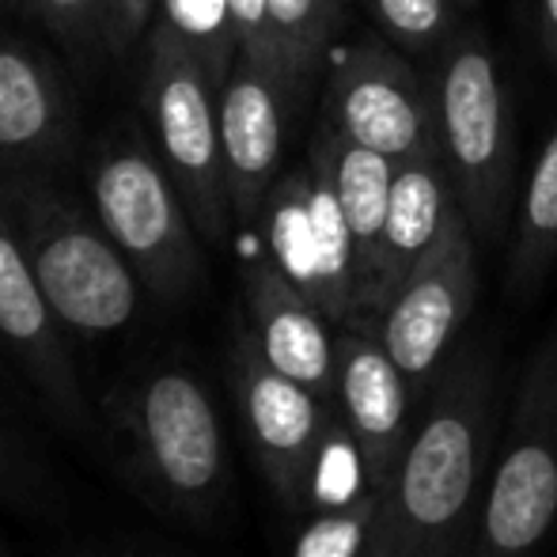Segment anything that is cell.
I'll list each match as a JSON object with an SVG mask.
<instances>
[{
    "instance_id": "6da1fadb",
    "label": "cell",
    "mask_w": 557,
    "mask_h": 557,
    "mask_svg": "<svg viewBox=\"0 0 557 557\" xmlns=\"http://www.w3.org/2000/svg\"><path fill=\"white\" fill-rule=\"evenodd\" d=\"M505 429L497 352L467 342L418 403L383 520L391 557H467Z\"/></svg>"
},
{
    "instance_id": "7a4b0ae2",
    "label": "cell",
    "mask_w": 557,
    "mask_h": 557,
    "mask_svg": "<svg viewBox=\"0 0 557 557\" xmlns=\"http://www.w3.org/2000/svg\"><path fill=\"white\" fill-rule=\"evenodd\" d=\"M441 152L478 247H500L516 216V114L482 30H455L433 69Z\"/></svg>"
},
{
    "instance_id": "3957f363",
    "label": "cell",
    "mask_w": 557,
    "mask_h": 557,
    "mask_svg": "<svg viewBox=\"0 0 557 557\" xmlns=\"http://www.w3.org/2000/svg\"><path fill=\"white\" fill-rule=\"evenodd\" d=\"M0 201L20 232L38 288L65 331L107 337L133 323L140 277L99 216H88L46 183L23 175L0 186Z\"/></svg>"
},
{
    "instance_id": "277c9868",
    "label": "cell",
    "mask_w": 557,
    "mask_h": 557,
    "mask_svg": "<svg viewBox=\"0 0 557 557\" xmlns=\"http://www.w3.org/2000/svg\"><path fill=\"white\" fill-rule=\"evenodd\" d=\"M111 418L122 429L133 474L148 497L194 523L221 512L227 444L216 406L198 375L160 368L111 403Z\"/></svg>"
},
{
    "instance_id": "5b68a950",
    "label": "cell",
    "mask_w": 557,
    "mask_h": 557,
    "mask_svg": "<svg viewBox=\"0 0 557 557\" xmlns=\"http://www.w3.org/2000/svg\"><path fill=\"white\" fill-rule=\"evenodd\" d=\"M557 531V334L528 360L467 557H535Z\"/></svg>"
},
{
    "instance_id": "8992f818",
    "label": "cell",
    "mask_w": 557,
    "mask_h": 557,
    "mask_svg": "<svg viewBox=\"0 0 557 557\" xmlns=\"http://www.w3.org/2000/svg\"><path fill=\"white\" fill-rule=\"evenodd\" d=\"M227 383L250 455L262 470L270 493L285 512H315L331 505L326 462L334 441H349L337 406L319 398L265 360L250 326H239L227 345Z\"/></svg>"
},
{
    "instance_id": "52a82bcc",
    "label": "cell",
    "mask_w": 557,
    "mask_h": 557,
    "mask_svg": "<svg viewBox=\"0 0 557 557\" xmlns=\"http://www.w3.org/2000/svg\"><path fill=\"white\" fill-rule=\"evenodd\" d=\"M91 198L99 224L129 258L148 293L175 304L198 288V224L160 156L140 145L103 152L91 175Z\"/></svg>"
},
{
    "instance_id": "ba28073f",
    "label": "cell",
    "mask_w": 557,
    "mask_h": 557,
    "mask_svg": "<svg viewBox=\"0 0 557 557\" xmlns=\"http://www.w3.org/2000/svg\"><path fill=\"white\" fill-rule=\"evenodd\" d=\"M216 84L194 50L168 27H156L148 42L145 99L152 114L156 152L171 171L198 232L209 243L227 239L232 198L224 178L221 152V111H216Z\"/></svg>"
},
{
    "instance_id": "9c48e42d",
    "label": "cell",
    "mask_w": 557,
    "mask_h": 557,
    "mask_svg": "<svg viewBox=\"0 0 557 557\" xmlns=\"http://www.w3.org/2000/svg\"><path fill=\"white\" fill-rule=\"evenodd\" d=\"M478 304V239L462 209L447 221L441 239L425 258L406 273L375 326L395 364L413 383L418 403L429 395L436 375L459 349L462 326Z\"/></svg>"
},
{
    "instance_id": "30bf717a",
    "label": "cell",
    "mask_w": 557,
    "mask_h": 557,
    "mask_svg": "<svg viewBox=\"0 0 557 557\" xmlns=\"http://www.w3.org/2000/svg\"><path fill=\"white\" fill-rule=\"evenodd\" d=\"M326 122L391 163L441 152L433 84L421 81L418 69L380 38L345 46L331 61Z\"/></svg>"
},
{
    "instance_id": "8fae6325",
    "label": "cell",
    "mask_w": 557,
    "mask_h": 557,
    "mask_svg": "<svg viewBox=\"0 0 557 557\" xmlns=\"http://www.w3.org/2000/svg\"><path fill=\"white\" fill-rule=\"evenodd\" d=\"M334 406L349 436L360 485L391 497V485L410 447L413 421H418V395L375 326L337 323Z\"/></svg>"
},
{
    "instance_id": "7c38bea8",
    "label": "cell",
    "mask_w": 557,
    "mask_h": 557,
    "mask_svg": "<svg viewBox=\"0 0 557 557\" xmlns=\"http://www.w3.org/2000/svg\"><path fill=\"white\" fill-rule=\"evenodd\" d=\"M61 331L65 326L38 288L20 232L0 201V349L20 364L50 418L65 433L91 441L99 433V418L84 398V383L76 375Z\"/></svg>"
},
{
    "instance_id": "4fadbf2b",
    "label": "cell",
    "mask_w": 557,
    "mask_h": 557,
    "mask_svg": "<svg viewBox=\"0 0 557 557\" xmlns=\"http://www.w3.org/2000/svg\"><path fill=\"white\" fill-rule=\"evenodd\" d=\"M285 84L247 58H235L216 91L227 198L239 221H258L277 186L285 152Z\"/></svg>"
},
{
    "instance_id": "5bb4252c",
    "label": "cell",
    "mask_w": 557,
    "mask_h": 557,
    "mask_svg": "<svg viewBox=\"0 0 557 557\" xmlns=\"http://www.w3.org/2000/svg\"><path fill=\"white\" fill-rule=\"evenodd\" d=\"M243 300L265 360L334 406L337 334H331V315L273 258L247 262Z\"/></svg>"
},
{
    "instance_id": "9a60e30c",
    "label": "cell",
    "mask_w": 557,
    "mask_h": 557,
    "mask_svg": "<svg viewBox=\"0 0 557 557\" xmlns=\"http://www.w3.org/2000/svg\"><path fill=\"white\" fill-rule=\"evenodd\" d=\"M459 209L455 198L451 171L444 163V152L418 156V160L395 163L391 175V206L387 224H383V247H380V270L368 296V311L357 323H375L395 288L406 281V273L433 250L447 221Z\"/></svg>"
},
{
    "instance_id": "2e32d148",
    "label": "cell",
    "mask_w": 557,
    "mask_h": 557,
    "mask_svg": "<svg viewBox=\"0 0 557 557\" xmlns=\"http://www.w3.org/2000/svg\"><path fill=\"white\" fill-rule=\"evenodd\" d=\"M311 145L331 163L337 206H342L345 227H349L352 311L345 323H357V319H364L368 296H372V285H375V270H380V247H383V224H387L395 163H391L387 156L372 152V148L357 145V140L342 137L326 117L319 122Z\"/></svg>"
},
{
    "instance_id": "e0dca14e",
    "label": "cell",
    "mask_w": 557,
    "mask_h": 557,
    "mask_svg": "<svg viewBox=\"0 0 557 557\" xmlns=\"http://www.w3.org/2000/svg\"><path fill=\"white\" fill-rule=\"evenodd\" d=\"M65 133V99L53 73L23 46H0V156L46 160Z\"/></svg>"
},
{
    "instance_id": "ac0fdd59",
    "label": "cell",
    "mask_w": 557,
    "mask_h": 557,
    "mask_svg": "<svg viewBox=\"0 0 557 557\" xmlns=\"http://www.w3.org/2000/svg\"><path fill=\"white\" fill-rule=\"evenodd\" d=\"M557 262V125L543 140L535 163L528 171L512 216V243H508V293L516 300L531 296L546 281Z\"/></svg>"
},
{
    "instance_id": "d6986e66",
    "label": "cell",
    "mask_w": 557,
    "mask_h": 557,
    "mask_svg": "<svg viewBox=\"0 0 557 557\" xmlns=\"http://www.w3.org/2000/svg\"><path fill=\"white\" fill-rule=\"evenodd\" d=\"M387 520V497L364 490L315 508L300 528L288 557H372Z\"/></svg>"
},
{
    "instance_id": "ffe728a7",
    "label": "cell",
    "mask_w": 557,
    "mask_h": 557,
    "mask_svg": "<svg viewBox=\"0 0 557 557\" xmlns=\"http://www.w3.org/2000/svg\"><path fill=\"white\" fill-rule=\"evenodd\" d=\"M288 91L315 76L337 23V0H265Z\"/></svg>"
},
{
    "instance_id": "44dd1931",
    "label": "cell",
    "mask_w": 557,
    "mask_h": 557,
    "mask_svg": "<svg viewBox=\"0 0 557 557\" xmlns=\"http://www.w3.org/2000/svg\"><path fill=\"white\" fill-rule=\"evenodd\" d=\"M156 8H160V27L183 38L194 58L206 65L209 81L221 88L239 58L227 0H160Z\"/></svg>"
},
{
    "instance_id": "7402d4cb",
    "label": "cell",
    "mask_w": 557,
    "mask_h": 557,
    "mask_svg": "<svg viewBox=\"0 0 557 557\" xmlns=\"http://www.w3.org/2000/svg\"><path fill=\"white\" fill-rule=\"evenodd\" d=\"M372 12L391 42L403 50L429 53L441 50L455 35V12H462L455 0H372Z\"/></svg>"
},
{
    "instance_id": "603a6c76",
    "label": "cell",
    "mask_w": 557,
    "mask_h": 557,
    "mask_svg": "<svg viewBox=\"0 0 557 557\" xmlns=\"http://www.w3.org/2000/svg\"><path fill=\"white\" fill-rule=\"evenodd\" d=\"M227 8H232V27H235V42H239V58L255 61L258 69H265V73H273L281 84H285V73H281V50H277V38H273V23H270L265 0H227Z\"/></svg>"
},
{
    "instance_id": "cb8c5ba5",
    "label": "cell",
    "mask_w": 557,
    "mask_h": 557,
    "mask_svg": "<svg viewBox=\"0 0 557 557\" xmlns=\"http://www.w3.org/2000/svg\"><path fill=\"white\" fill-rule=\"evenodd\" d=\"M35 8L61 30H96V23L107 12L114 15V0H35Z\"/></svg>"
},
{
    "instance_id": "d4e9b609",
    "label": "cell",
    "mask_w": 557,
    "mask_h": 557,
    "mask_svg": "<svg viewBox=\"0 0 557 557\" xmlns=\"http://www.w3.org/2000/svg\"><path fill=\"white\" fill-rule=\"evenodd\" d=\"M35 470L27 467V459H23V451L12 444V436L4 433V425H0V493L12 500H30L35 497Z\"/></svg>"
},
{
    "instance_id": "484cf974",
    "label": "cell",
    "mask_w": 557,
    "mask_h": 557,
    "mask_svg": "<svg viewBox=\"0 0 557 557\" xmlns=\"http://www.w3.org/2000/svg\"><path fill=\"white\" fill-rule=\"evenodd\" d=\"M528 12H531L539 50L550 61H557V0H528Z\"/></svg>"
},
{
    "instance_id": "4316f807",
    "label": "cell",
    "mask_w": 557,
    "mask_h": 557,
    "mask_svg": "<svg viewBox=\"0 0 557 557\" xmlns=\"http://www.w3.org/2000/svg\"><path fill=\"white\" fill-rule=\"evenodd\" d=\"M160 4V0H114V27L122 38H133L140 27L148 23V15H152V8Z\"/></svg>"
},
{
    "instance_id": "83f0119b",
    "label": "cell",
    "mask_w": 557,
    "mask_h": 557,
    "mask_svg": "<svg viewBox=\"0 0 557 557\" xmlns=\"http://www.w3.org/2000/svg\"><path fill=\"white\" fill-rule=\"evenodd\" d=\"M372 557H391V550H387V546H383V539H380V543H375V550H372Z\"/></svg>"
},
{
    "instance_id": "f1b7e54d",
    "label": "cell",
    "mask_w": 557,
    "mask_h": 557,
    "mask_svg": "<svg viewBox=\"0 0 557 557\" xmlns=\"http://www.w3.org/2000/svg\"><path fill=\"white\" fill-rule=\"evenodd\" d=\"M455 4H459V8H474L478 0H455Z\"/></svg>"
},
{
    "instance_id": "f546056e",
    "label": "cell",
    "mask_w": 557,
    "mask_h": 557,
    "mask_svg": "<svg viewBox=\"0 0 557 557\" xmlns=\"http://www.w3.org/2000/svg\"><path fill=\"white\" fill-rule=\"evenodd\" d=\"M117 557H125V554H117Z\"/></svg>"
}]
</instances>
